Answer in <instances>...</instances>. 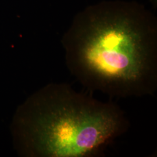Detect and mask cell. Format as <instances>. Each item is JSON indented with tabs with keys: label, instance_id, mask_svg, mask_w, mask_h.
Here are the masks:
<instances>
[{
	"label": "cell",
	"instance_id": "6da1fadb",
	"mask_svg": "<svg viewBox=\"0 0 157 157\" xmlns=\"http://www.w3.org/2000/svg\"><path fill=\"white\" fill-rule=\"evenodd\" d=\"M62 42L67 69L89 90L119 98L155 94L157 23L141 6L108 2L89 8Z\"/></svg>",
	"mask_w": 157,
	"mask_h": 157
},
{
	"label": "cell",
	"instance_id": "7a4b0ae2",
	"mask_svg": "<svg viewBox=\"0 0 157 157\" xmlns=\"http://www.w3.org/2000/svg\"><path fill=\"white\" fill-rule=\"evenodd\" d=\"M129 127L118 105L61 83L47 84L30 95L17 108L11 129L21 156L94 157Z\"/></svg>",
	"mask_w": 157,
	"mask_h": 157
}]
</instances>
